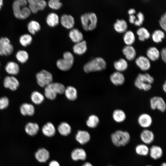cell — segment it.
I'll return each mask as SVG.
<instances>
[{
	"label": "cell",
	"mask_w": 166,
	"mask_h": 166,
	"mask_svg": "<svg viewBox=\"0 0 166 166\" xmlns=\"http://www.w3.org/2000/svg\"><path fill=\"white\" fill-rule=\"evenodd\" d=\"M154 81V77L149 73H139L134 81V84L138 89L148 91L151 89Z\"/></svg>",
	"instance_id": "1"
},
{
	"label": "cell",
	"mask_w": 166,
	"mask_h": 166,
	"mask_svg": "<svg viewBox=\"0 0 166 166\" xmlns=\"http://www.w3.org/2000/svg\"><path fill=\"white\" fill-rule=\"evenodd\" d=\"M26 0H16L12 4V8L15 17L20 19H25L31 14V12Z\"/></svg>",
	"instance_id": "2"
},
{
	"label": "cell",
	"mask_w": 166,
	"mask_h": 166,
	"mask_svg": "<svg viewBox=\"0 0 166 166\" xmlns=\"http://www.w3.org/2000/svg\"><path fill=\"white\" fill-rule=\"evenodd\" d=\"M107 63L105 60L100 57H96L86 63L83 67L86 73L100 71L106 68Z\"/></svg>",
	"instance_id": "3"
},
{
	"label": "cell",
	"mask_w": 166,
	"mask_h": 166,
	"mask_svg": "<svg viewBox=\"0 0 166 166\" xmlns=\"http://www.w3.org/2000/svg\"><path fill=\"white\" fill-rule=\"evenodd\" d=\"M83 28L86 31H92L97 27V18L93 12L85 13L81 15L80 17Z\"/></svg>",
	"instance_id": "4"
},
{
	"label": "cell",
	"mask_w": 166,
	"mask_h": 166,
	"mask_svg": "<svg viewBox=\"0 0 166 166\" xmlns=\"http://www.w3.org/2000/svg\"><path fill=\"white\" fill-rule=\"evenodd\" d=\"M111 139L113 144L117 147L124 146L129 142L130 136L127 131L117 130L111 135Z\"/></svg>",
	"instance_id": "5"
},
{
	"label": "cell",
	"mask_w": 166,
	"mask_h": 166,
	"mask_svg": "<svg viewBox=\"0 0 166 166\" xmlns=\"http://www.w3.org/2000/svg\"><path fill=\"white\" fill-rule=\"evenodd\" d=\"M74 61L73 54L69 51H66L63 53V58L58 59L56 62V65L60 70L67 71L72 67Z\"/></svg>",
	"instance_id": "6"
},
{
	"label": "cell",
	"mask_w": 166,
	"mask_h": 166,
	"mask_svg": "<svg viewBox=\"0 0 166 166\" xmlns=\"http://www.w3.org/2000/svg\"><path fill=\"white\" fill-rule=\"evenodd\" d=\"M36 77L38 84L42 87H45L53 82L52 74L45 70H42L37 73Z\"/></svg>",
	"instance_id": "7"
},
{
	"label": "cell",
	"mask_w": 166,
	"mask_h": 166,
	"mask_svg": "<svg viewBox=\"0 0 166 166\" xmlns=\"http://www.w3.org/2000/svg\"><path fill=\"white\" fill-rule=\"evenodd\" d=\"M150 106L153 110L157 109L163 113L166 109V104L164 99L161 97L154 96L152 97L149 101Z\"/></svg>",
	"instance_id": "8"
},
{
	"label": "cell",
	"mask_w": 166,
	"mask_h": 166,
	"mask_svg": "<svg viewBox=\"0 0 166 166\" xmlns=\"http://www.w3.org/2000/svg\"><path fill=\"white\" fill-rule=\"evenodd\" d=\"M14 51V47L9 39L6 37L0 38V55L7 56L11 54Z\"/></svg>",
	"instance_id": "9"
},
{
	"label": "cell",
	"mask_w": 166,
	"mask_h": 166,
	"mask_svg": "<svg viewBox=\"0 0 166 166\" xmlns=\"http://www.w3.org/2000/svg\"><path fill=\"white\" fill-rule=\"evenodd\" d=\"M28 7L31 12L35 14L38 11L43 10L47 6L46 1L43 0H27Z\"/></svg>",
	"instance_id": "10"
},
{
	"label": "cell",
	"mask_w": 166,
	"mask_h": 166,
	"mask_svg": "<svg viewBox=\"0 0 166 166\" xmlns=\"http://www.w3.org/2000/svg\"><path fill=\"white\" fill-rule=\"evenodd\" d=\"M135 63L137 67L143 71H148L151 67L150 60L147 57L143 55L138 57L135 60Z\"/></svg>",
	"instance_id": "11"
},
{
	"label": "cell",
	"mask_w": 166,
	"mask_h": 166,
	"mask_svg": "<svg viewBox=\"0 0 166 166\" xmlns=\"http://www.w3.org/2000/svg\"><path fill=\"white\" fill-rule=\"evenodd\" d=\"M3 84L5 88L12 91L16 90L19 85V83L17 79L14 76L10 75L4 78Z\"/></svg>",
	"instance_id": "12"
},
{
	"label": "cell",
	"mask_w": 166,
	"mask_h": 166,
	"mask_svg": "<svg viewBox=\"0 0 166 166\" xmlns=\"http://www.w3.org/2000/svg\"><path fill=\"white\" fill-rule=\"evenodd\" d=\"M109 80L114 85L118 86L124 84L125 78L122 73L116 71L110 75Z\"/></svg>",
	"instance_id": "13"
},
{
	"label": "cell",
	"mask_w": 166,
	"mask_h": 166,
	"mask_svg": "<svg viewBox=\"0 0 166 166\" xmlns=\"http://www.w3.org/2000/svg\"><path fill=\"white\" fill-rule=\"evenodd\" d=\"M152 121L151 116L147 113L140 114L137 118V122L139 125L144 128L150 127L152 124Z\"/></svg>",
	"instance_id": "14"
},
{
	"label": "cell",
	"mask_w": 166,
	"mask_h": 166,
	"mask_svg": "<svg viewBox=\"0 0 166 166\" xmlns=\"http://www.w3.org/2000/svg\"><path fill=\"white\" fill-rule=\"evenodd\" d=\"M60 22L61 25L67 29H72L75 24L74 18L70 15L62 14L61 17Z\"/></svg>",
	"instance_id": "15"
},
{
	"label": "cell",
	"mask_w": 166,
	"mask_h": 166,
	"mask_svg": "<svg viewBox=\"0 0 166 166\" xmlns=\"http://www.w3.org/2000/svg\"><path fill=\"white\" fill-rule=\"evenodd\" d=\"M122 52L126 59L128 61L134 60L136 56V52L134 47L132 45H126L122 49Z\"/></svg>",
	"instance_id": "16"
},
{
	"label": "cell",
	"mask_w": 166,
	"mask_h": 166,
	"mask_svg": "<svg viewBox=\"0 0 166 166\" xmlns=\"http://www.w3.org/2000/svg\"><path fill=\"white\" fill-rule=\"evenodd\" d=\"M140 138L145 144H149L154 140V135L151 130L145 129L143 130L140 134Z\"/></svg>",
	"instance_id": "17"
},
{
	"label": "cell",
	"mask_w": 166,
	"mask_h": 166,
	"mask_svg": "<svg viewBox=\"0 0 166 166\" xmlns=\"http://www.w3.org/2000/svg\"><path fill=\"white\" fill-rule=\"evenodd\" d=\"M35 108L33 105L25 103L22 104L20 107V111L23 116H32L35 113Z\"/></svg>",
	"instance_id": "18"
},
{
	"label": "cell",
	"mask_w": 166,
	"mask_h": 166,
	"mask_svg": "<svg viewBox=\"0 0 166 166\" xmlns=\"http://www.w3.org/2000/svg\"><path fill=\"white\" fill-rule=\"evenodd\" d=\"M35 156L36 159L41 163L46 162L49 157V152L45 148H41L35 153Z\"/></svg>",
	"instance_id": "19"
},
{
	"label": "cell",
	"mask_w": 166,
	"mask_h": 166,
	"mask_svg": "<svg viewBox=\"0 0 166 166\" xmlns=\"http://www.w3.org/2000/svg\"><path fill=\"white\" fill-rule=\"evenodd\" d=\"M6 72L10 76H14L18 74L20 70L19 66L16 62L10 61L8 62L5 66Z\"/></svg>",
	"instance_id": "20"
},
{
	"label": "cell",
	"mask_w": 166,
	"mask_h": 166,
	"mask_svg": "<svg viewBox=\"0 0 166 166\" xmlns=\"http://www.w3.org/2000/svg\"><path fill=\"white\" fill-rule=\"evenodd\" d=\"M113 26L116 32L119 33H122L127 30L128 25L125 20L123 19H117L114 23Z\"/></svg>",
	"instance_id": "21"
},
{
	"label": "cell",
	"mask_w": 166,
	"mask_h": 166,
	"mask_svg": "<svg viewBox=\"0 0 166 166\" xmlns=\"http://www.w3.org/2000/svg\"><path fill=\"white\" fill-rule=\"evenodd\" d=\"M113 65L116 71L122 73L126 70L128 66L127 61L122 58L114 61Z\"/></svg>",
	"instance_id": "22"
},
{
	"label": "cell",
	"mask_w": 166,
	"mask_h": 166,
	"mask_svg": "<svg viewBox=\"0 0 166 166\" xmlns=\"http://www.w3.org/2000/svg\"><path fill=\"white\" fill-rule=\"evenodd\" d=\"M112 117L115 122L121 123L126 120V115L123 110L121 109H116L113 112Z\"/></svg>",
	"instance_id": "23"
},
{
	"label": "cell",
	"mask_w": 166,
	"mask_h": 166,
	"mask_svg": "<svg viewBox=\"0 0 166 166\" xmlns=\"http://www.w3.org/2000/svg\"><path fill=\"white\" fill-rule=\"evenodd\" d=\"M147 57L152 61H156L159 58L160 51L158 49L154 46L149 47L147 50L146 52Z\"/></svg>",
	"instance_id": "24"
},
{
	"label": "cell",
	"mask_w": 166,
	"mask_h": 166,
	"mask_svg": "<svg viewBox=\"0 0 166 166\" xmlns=\"http://www.w3.org/2000/svg\"><path fill=\"white\" fill-rule=\"evenodd\" d=\"M69 36L71 41L76 43L83 40V34L76 28L71 29L69 33Z\"/></svg>",
	"instance_id": "25"
},
{
	"label": "cell",
	"mask_w": 166,
	"mask_h": 166,
	"mask_svg": "<svg viewBox=\"0 0 166 166\" xmlns=\"http://www.w3.org/2000/svg\"><path fill=\"white\" fill-rule=\"evenodd\" d=\"M87 49V43L85 41H82L76 43L73 47V50L75 54L81 55L86 52Z\"/></svg>",
	"instance_id": "26"
},
{
	"label": "cell",
	"mask_w": 166,
	"mask_h": 166,
	"mask_svg": "<svg viewBox=\"0 0 166 166\" xmlns=\"http://www.w3.org/2000/svg\"><path fill=\"white\" fill-rule=\"evenodd\" d=\"M39 129L38 125L36 123H28L25 127L26 133L30 136H34L38 133Z\"/></svg>",
	"instance_id": "27"
},
{
	"label": "cell",
	"mask_w": 166,
	"mask_h": 166,
	"mask_svg": "<svg viewBox=\"0 0 166 166\" xmlns=\"http://www.w3.org/2000/svg\"><path fill=\"white\" fill-rule=\"evenodd\" d=\"M72 159L75 161L79 160H84L86 157L85 151L81 148H76L74 149L71 153Z\"/></svg>",
	"instance_id": "28"
},
{
	"label": "cell",
	"mask_w": 166,
	"mask_h": 166,
	"mask_svg": "<svg viewBox=\"0 0 166 166\" xmlns=\"http://www.w3.org/2000/svg\"><path fill=\"white\" fill-rule=\"evenodd\" d=\"M76 140L80 144H84L90 139V135L88 132L85 131L79 130L75 136Z\"/></svg>",
	"instance_id": "29"
},
{
	"label": "cell",
	"mask_w": 166,
	"mask_h": 166,
	"mask_svg": "<svg viewBox=\"0 0 166 166\" xmlns=\"http://www.w3.org/2000/svg\"><path fill=\"white\" fill-rule=\"evenodd\" d=\"M42 130L43 134L48 137L53 136L56 132V129L54 125L50 122H47L44 124Z\"/></svg>",
	"instance_id": "30"
},
{
	"label": "cell",
	"mask_w": 166,
	"mask_h": 166,
	"mask_svg": "<svg viewBox=\"0 0 166 166\" xmlns=\"http://www.w3.org/2000/svg\"><path fill=\"white\" fill-rule=\"evenodd\" d=\"M163 152L162 148L157 145H153L149 149L150 157L153 159L157 160L161 158L162 156Z\"/></svg>",
	"instance_id": "31"
},
{
	"label": "cell",
	"mask_w": 166,
	"mask_h": 166,
	"mask_svg": "<svg viewBox=\"0 0 166 166\" xmlns=\"http://www.w3.org/2000/svg\"><path fill=\"white\" fill-rule=\"evenodd\" d=\"M64 93L66 98L70 101H74L77 98V90L73 86H69L65 88Z\"/></svg>",
	"instance_id": "32"
},
{
	"label": "cell",
	"mask_w": 166,
	"mask_h": 166,
	"mask_svg": "<svg viewBox=\"0 0 166 166\" xmlns=\"http://www.w3.org/2000/svg\"><path fill=\"white\" fill-rule=\"evenodd\" d=\"M46 21L49 26L54 27L58 25L59 22V18L56 14L51 13L47 15Z\"/></svg>",
	"instance_id": "33"
},
{
	"label": "cell",
	"mask_w": 166,
	"mask_h": 166,
	"mask_svg": "<svg viewBox=\"0 0 166 166\" xmlns=\"http://www.w3.org/2000/svg\"><path fill=\"white\" fill-rule=\"evenodd\" d=\"M123 40L127 45H132L135 42L136 37L133 32L131 30H127L124 32Z\"/></svg>",
	"instance_id": "34"
},
{
	"label": "cell",
	"mask_w": 166,
	"mask_h": 166,
	"mask_svg": "<svg viewBox=\"0 0 166 166\" xmlns=\"http://www.w3.org/2000/svg\"><path fill=\"white\" fill-rule=\"evenodd\" d=\"M136 33L138 35L139 40L141 41L148 39L151 36L150 32L144 27H141L138 29Z\"/></svg>",
	"instance_id": "35"
},
{
	"label": "cell",
	"mask_w": 166,
	"mask_h": 166,
	"mask_svg": "<svg viewBox=\"0 0 166 166\" xmlns=\"http://www.w3.org/2000/svg\"><path fill=\"white\" fill-rule=\"evenodd\" d=\"M30 99L33 103L35 105L41 104L44 100L43 95L37 91H33L30 95Z\"/></svg>",
	"instance_id": "36"
},
{
	"label": "cell",
	"mask_w": 166,
	"mask_h": 166,
	"mask_svg": "<svg viewBox=\"0 0 166 166\" xmlns=\"http://www.w3.org/2000/svg\"><path fill=\"white\" fill-rule=\"evenodd\" d=\"M51 83L45 87L44 95L47 99L50 100H53L56 98L57 94L52 86Z\"/></svg>",
	"instance_id": "37"
},
{
	"label": "cell",
	"mask_w": 166,
	"mask_h": 166,
	"mask_svg": "<svg viewBox=\"0 0 166 166\" xmlns=\"http://www.w3.org/2000/svg\"><path fill=\"white\" fill-rule=\"evenodd\" d=\"M27 28L29 33L34 35L40 30L41 26L38 22L35 20H32L28 23Z\"/></svg>",
	"instance_id": "38"
},
{
	"label": "cell",
	"mask_w": 166,
	"mask_h": 166,
	"mask_svg": "<svg viewBox=\"0 0 166 166\" xmlns=\"http://www.w3.org/2000/svg\"><path fill=\"white\" fill-rule=\"evenodd\" d=\"M164 32L160 29H156L152 34V38L154 42L158 43L161 42L165 38Z\"/></svg>",
	"instance_id": "39"
},
{
	"label": "cell",
	"mask_w": 166,
	"mask_h": 166,
	"mask_svg": "<svg viewBox=\"0 0 166 166\" xmlns=\"http://www.w3.org/2000/svg\"><path fill=\"white\" fill-rule=\"evenodd\" d=\"M58 130L62 135L66 136L69 134L71 131V127L67 123L62 122L58 126Z\"/></svg>",
	"instance_id": "40"
},
{
	"label": "cell",
	"mask_w": 166,
	"mask_h": 166,
	"mask_svg": "<svg viewBox=\"0 0 166 166\" xmlns=\"http://www.w3.org/2000/svg\"><path fill=\"white\" fill-rule=\"evenodd\" d=\"M135 151L137 154L142 156H147L149 152V148L145 144L138 145L135 148Z\"/></svg>",
	"instance_id": "41"
},
{
	"label": "cell",
	"mask_w": 166,
	"mask_h": 166,
	"mask_svg": "<svg viewBox=\"0 0 166 166\" xmlns=\"http://www.w3.org/2000/svg\"><path fill=\"white\" fill-rule=\"evenodd\" d=\"M29 57L28 53L24 50H19L16 54V57L17 60L22 63L26 62L28 59Z\"/></svg>",
	"instance_id": "42"
},
{
	"label": "cell",
	"mask_w": 166,
	"mask_h": 166,
	"mask_svg": "<svg viewBox=\"0 0 166 166\" xmlns=\"http://www.w3.org/2000/svg\"><path fill=\"white\" fill-rule=\"evenodd\" d=\"M99 117L95 115H90L87 121L86 124L87 126L91 128H95L97 127L99 123Z\"/></svg>",
	"instance_id": "43"
},
{
	"label": "cell",
	"mask_w": 166,
	"mask_h": 166,
	"mask_svg": "<svg viewBox=\"0 0 166 166\" xmlns=\"http://www.w3.org/2000/svg\"><path fill=\"white\" fill-rule=\"evenodd\" d=\"M32 41L31 36L29 34H25L21 35L19 39V42L21 45L26 47L31 44Z\"/></svg>",
	"instance_id": "44"
},
{
	"label": "cell",
	"mask_w": 166,
	"mask_h": 166,
	"mask_svg": "<svg viewBox=\"0 0 166 166\" xmlns=\"http://www.w3.org/2000/svg\"><path fill=\"white\" fill-rule=\"evenodd\" d=\"M51 85L57 94H62L64 93L65 88L63 84L58 82H52Z\"/></svg>",
	"instance_id": "45"
},
{
	"label": "cell",
	"mask_w": 166,
	"mask_h": 166,
	"mask_svg": "<svg viewBox=\"0 0 166 166\" xmlns=\"http://www.w3.org/2000/svg\"><path fill=\"white\" fill-rule=\"evenodd\" d=\"M48 4L50 8L55 10L59 9L62 6L61 2L59 0H50Z\"/></svg>",
	"instance_id": "46"
},
{
	"label": "cell",
	"mask_w": 166,
	"mask_h": 166,
	"mask_svg": "<svg viewBox=\"0 0 166 166\" xmlns=\"http://www.w3.org/2000/svg\"><path fill=\"white\" fill-rule=\"evenodd\" d=\"M136 17L137 18L136 19L133 24L136 26H141L144 20V15L142 12L139 11L137 14Z\"/></svg>",
	"instance_id": "47"
},
{
	"label": "cell",
	"mask_w": 166,
	"mask_h": 166,
	"mask_svg": "<svg viewBox=\"0 0 166 166\" xmlns=\"http://www.w3.org/2000/svg\"><path fill=\"white\" fill-rule=\"evenodd\" d=\"M9 101L8 98L6 96L0 97V110L6 109L9 106Z\"/></svg>",
	"instance_id": "48"
},
{
	"label": "cell",
	"mask_w": 166,
	"mask_h": 166,
	"mask_svg": "<svg viewBox=\"0 0 166 166\" xmlns=\"http://www.w3.org/2000/svg\"><path fill=\"white\" fill-rule=\"evenodd\" d=\"M159 24L161 28L165 31L166 29V13L165 12L161 16Z\"/></svg>",
	"instance_id": "49"
},
{
	"label": "cell",
	"mask_w": 166,
	"mask_h": 166,
	"mask_svg": "<svg viewBox=\"0 0 166 166\" xmlns=\"http://www.w3.org/2000/svg\"><path fill=\"white\" fill-rule=\"evenodd\" d=\"M160 54L162 59L164 62L166 61V47L163 48L160 52Z\"/></svg>",
	"instance_id": "50"
},
{
	"label": "cell",
	"mask_w": 166,
	"mask_h": 166,
	"mask_svg": "<svg viewBox=\"0 0 166 166\" xmlns=\"http://www.w3.org/2000/svg\"><path fill=\"white\" fill-rule=\"evenodd\" d=\"M136 19V17L134 14L129 15V21L131 23L133 24Z\"/></svg>",
	"instance_id": "51"
},
{
	"label": "cell",
	"mask_w": 166,
	"mask_h": 166,
	"mask_svg": "<svg viewBox=\"0 0 166 166\" xmlns=\"http://www.w3.org/2000/svg\"><path fill=\"white\" fill-rule=\"evenodd\" d=\"M49 166H60L59 163L55 160H52L50 162Z\"/></svg>",
	"instance_id": "52"
},
{
	"label": "cell",
	"mask_w": 166,
	"mask_h": 166,
	"mask_svg": "<svg viewBox=\"0 0 166 166\" xmlns=\"http://www.w3.org/2000/svg\"><path fill=\"white\" fill-rule=\"evenodd\" d=\"M136 10L133 8L129 9L128 11V13L129 15H133L136 13Z\"/></svg>",
	"instance_id": "53"
},
{
	"label": "cell",
	"mask_w": 166,
	"mask_h": 166,
	"mask_svg": "<svg viewBox=\"0 0 166 166\" xmlns=\"http://www.w3.org/2000/svg\"><path fill=\"white\" fill-rule=\"evenodd\" d=\"M162 89L164 92L165 93L166 92V81H165L163 83L162 87Z\"/></svg>",
	"instance_id": "54"
},
{
	"label": "cell",
	"mask_w": 166,
	"mask_h": 166,
	"mask_svg": "<svg viewBox=\"0 0 166 166\" xmlns=\"http://www.w3.org/2000/svg\"><path fill=\"white\" fill-rule=\"evenodd\" d=\"M82 166H93V165L90 163L86 162L82 165Z\"/></svg>",
	"instance_id": "55"
},
{
	"label": "cell",
	"mask_w": 166,
	"mask_h": 166,
	"mask_svg": "<svg viewBox=\"0 0 166 166\" xmlns=\"http://www.w3.org/2000/svg\"><path fill=\"white\" fill-rule=\"evenodd\" d=\"M3 5V1L2 0H0V10H1Z\"/></svg>",
	"instance_id": "56"
},
{
	"label": "cell",
	"mask_w": 166,
	"mask_h": 166,
	"mask_svg": "<svg viewBox=\"0 0 166 166\" xmlns=\"http://www.w3.org/2000/svg\"><path fill=\"white\" fill-rule=\"evenodd\" d=\"M160 166H166V164L165 162L163 163Z\"/></svg>",
	"instance_id": "57"
},
{
	"label": "cell",
	"mask_w": 166,
	"mask_h": 166,
	"mask_svg": "<svg viewBox=\"0 0 166 166\" xmlns=\"http://www.w3.org/2000/svg\"><path fill=\"white\" fill-rule=\"evenodd\" d=\"M146 166H152L151 165H147Z\"/></svg>",
	"instance_id": "58"
},
{
	"label": "cell",
	"mask_w": 166,
	"mask_h": 166,
	"mask_svg": "<svg viewBox=\"0 0 166 166\" xmlns=\"http://www.w3.org/2000/svg\"></svg>",
	"instance_id": "59"
}]
</instances>
